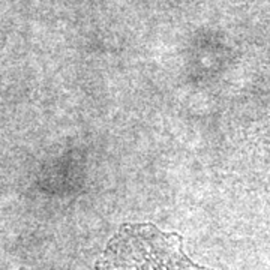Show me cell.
Segmentation results:
<instances>
[{
  "instance_id": "cell-1",
  "label": "cell",
  "mask_w": 270,
  "mask_h": 270,
  "mask_svg": "<svg viewBox=\"0 0 270 270\" xmlns=\"http://www.w3.org/2000/svg\"><path fill=\"white\" fill-rule=\"evenodd\" d=\"M96 270H210L183 251L182 237L152 224H126L111 237Z\"/></svg>"
}]
</instances>
